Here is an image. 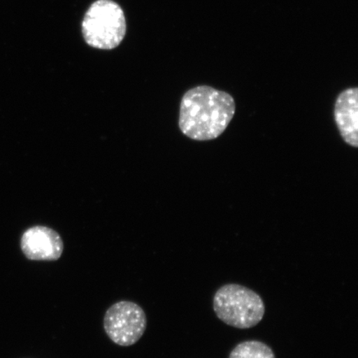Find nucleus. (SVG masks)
<instances>
[{
  "instance_id": "f257e3e1",
  "label": "nucleus",
  "mask_w": 358,
  "mask_h": 358,
  "mask_svg": "<svg viewBox=\"0 0 358 358\" xmlns=\"http://www.w3.org/2000/svg\"><path fill=\"white\" fill-rule=\"evenodd\" d=\"M236 113V102L229 93L209 86L192 88L183 95L179 111V129L196 141L221 136Z\"/></svg>"
},
{
  "instance_id": "f03ea898",
  "label": "nucleus",
  "mask_w": 358,
  "mask_h": 358,
  "mask_svg": "<svg viewBox=\"0 0 358 358\" xmlns=\"http://www.w3.org/2000/svg\"><path fill=\"white\" fill-rule=\"evenodd\" d=\"M213 308L219 320L240 329L257 325L265 315V304L261 296L236 284L224 285L217 291Z\"/></svg>"
},
{
  "instance_id": "7ed1b4c3",
  "label": "nucleus",
  "mask_w": 358,
  "mask_h": 358,
  "mask_svg": "<svg viewBox=\"0 0 358 358\" xmlns=\"http://www.w3.org/2000/svg\"><path fill=\"white\" fill-rule=\"evenodd\" d=\"M125 32L127 22L122 8L111 0H97L84 17L83 37L93 48L111 50L122 42Z\"/></svg>"
},
{
  "instance_id": "20e7f679",
  "label": "nucleus",
  "mask_w": 358,
  "mask_h": 358,
  "mask_svg": "<svg viewBox=\"0 0 358 358\" xmlns=\"http://www.w3.org/2000/svg\"><path fill=\"white\" fill-rule=\"evenodd\" d=\"M146 328V313L136 303L119 301L112 304L105 313V332L120 347L132 346L140 341Z\"/></svg>"
},
{
  "instance_id": "39448f33",
  "label": "nucleus",
  "mask_w": 358,
  "mask_h": 358,
  "mask_svg": "<svg viewBox=\"0 0 358 358\" xmlns=\"http://www.w3.org/2000/svg\"><path fill=\"white\" fill-rule=\"evenodd\" d=\"M20 248L25 257L34 262H56L64 252V243L50 227L36 226L22 234Z\"/></svg>"
},
{
  "instance_id": "423d86ee",
  "label": "nucleus",
  "mask_w": 358,
  "mask_h": 358,
  "mask_svg": "<svg viewBox=\"0 0 358 358\" xmlns=\"http://www.w3.org/2000/svg\"><path fill=\"white\" fill-rule=\"evenodd\" d=\"M358 89L348 88L339 94L334 106V120L343 140L358 147Z\"/></svg>"
},
{
  "instance_id": "0eeeda50",
  "label": "nucleus",
  "mask_w": 358,
  "mask_h": 358,
  "mask_svg": "<svg viewBox=\"0 0 358 358\" xmlns=\"http://www.w3.org/2000/svg\"><path fill=\"white\" fill-rule=\"evenodd\" d=\"M229 358H275L272 349L259 341H245L237 345Z\"/></svg>"
}]
</instances>
